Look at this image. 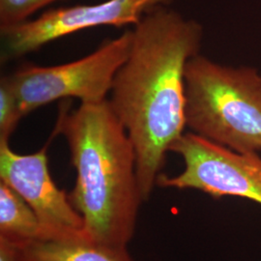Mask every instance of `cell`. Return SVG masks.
I'll return each instance as SVG.
<instances>
[{"label":"cell","instance_id":"ba28073f","mask_svg":"<svg viewBox=\"0 0 261 261\" xmlns=\"http://www.w3.org/2000/svg\"><path fill=\"white\" fill-rule=\"evenodd\" d=\"M21 248L25 261H135L128 247L110 246L89 238L44 239Z\"/></svg>","mask_w":261,"mask_h":261},{"label":"cell","instance_id":"5b68a950","mask_svg":"<svg viewBox=\"0 0 261 261\" xmlns=\"http://www.w3.org/2000/svg\"><path fill=\"white\" fill-rule=\"evenodd\" d=\"M181 156L184 170L176 176L160 174L157 186L193 189L215 198L233 196L261 204V157L239 153L195 133L183 134L169 148Z\"/></svg>","mask_w":261,"mask_h":261},{"label":"cell","instance_id":"3957f363","mask_svg":"<svg viewBox=\"0 0 261 261\" xmlns=\"http://www.w3.org/2000/svg\"><path fill=\"white\" fill-rule=\"evenodd\" d=\"M186 124L192 133L239 153L261 151V75L205 56L187 63Z\"/></svg>","mask_w":261,"mask_h":261},{"label":"cell","instance_id":"52a82bcc","mask_svg":"<svg viewBox=\"0 0 261 261\" xmlns=\"http://www.w3.org/2000/svg\"><path fill=\"white\" fill-rule=\"evenodd\" d=\"M47 145L22 155L0 140V181L16 191L32 208L42 224L45 239L88 238L83 216L59 189L48 169Z\"/></svg>","mask_w":261,"mask_h":261},{"label":"cell","instance_id":"7c38bea8","mask_svg":"<svg viewBox=\"0 0 261 261\" xmlns=\"http://www.w3.org/2000/svg\"><path fill=\"white\" fill-rule=\"evenodd\" d=\"M0 261H25L22 248L0 238Z\"/></svg>","mask_w":261,"mask_h":261},{"label":"cell","instance_id":"8fae6325","mask_svg":"<svg viewBox=\"0 0 261 261\" xmlns=\"http://www.w3.org/2000/svg\"><path fill=\"white\" fill-rule=\"evenodd\" d=\"M58 0H0V28L24 22L39 10Z\"/></svg>","mask_w":261,"mask_h":261},{"label":"cell","instance_id":"30bf717a","mask_svg":"<svg viewBox=\"0 0 261 261\" xmlns=\"http://www.w3.org/2000/svg\"><path fill=\"white\" fill-rule=\"evenodd\" d=\"M22 117L19 100L4 75L0 81V140L9 141Z\"/></svg>","mask_w":261,"mask_h":261},{"label":"cell","instance_id":"9c48e42d","mask_svg":"<svg viewBox=\"0 0 261 261\" xmlns=\"http://www.w3.org/2000/svg\"><path fill=\"white\" fill-rule=\"evenodd\" d=\"M0 238L20 247L44 240L45 233L35 212L11 187L0 181Z\"/></svg>","mask_w":261,"mask_h":261},{"label":"cell","instance_id":"6da1fadb","mask_svg":"<svg viewBox=\"0 0 261 261\" xmlns=\"http://www.w3.org/2000/svg\"><path fill=\"white\" fill-rule=\"evenodd\" d=\"M132 31L129 56L115 75L108 102L134 146L146 202L167 153L187 127L186 66L199 55L203 28L163 6L147 13Z\"/></svg>","mask_w":261,"mask_h":261},{"label":"cell","instance_id":"8992f818","mask_svg":"<svg viewBox=\"0 0 261 261\" xmlns=\"http://www.w3.org/2000/svg\"><path fill=\"white\" fill-rule=\"evenodd\" d=\"M173 0H106L96 4L61 7L35 19L0 28L1 62L6 63L37 51L60 38L89 28L135 27L150 11Z\"/></svg>","mask_w":261,"mask_h":261},{"label":"cell","instance_id":"7a4b0ae2","mask_svg":"<svg viewBox=\"0 0 261 261\" xmlns=\"http://www.w3.org/2000/svg\"><path fill=\"white\" fill-rule=\"evenodd\" d=\"M55 134L65 138L76 171L69 198L94 242L128 247L142 203L130 138L107 101L61 111Z\"/></svg>","mask_w":261,"mask_h":261},{"label":"cell","instance_id":"277c9868","mask_svg":"<svg viewBox=\"0 0 261 261\" xmlns=\"http://www.w3.org/2000/svg\"><path fill=\"white\" fill-rule=\"evenodd\" d=\"M133 31L105 41L88 56L54 66L27 64L7 75L24 116L57 100L81 103L108 100L116 73L130 53Z\"/></svg>","mask_w":261,"mask_h":261}]
</instances>
